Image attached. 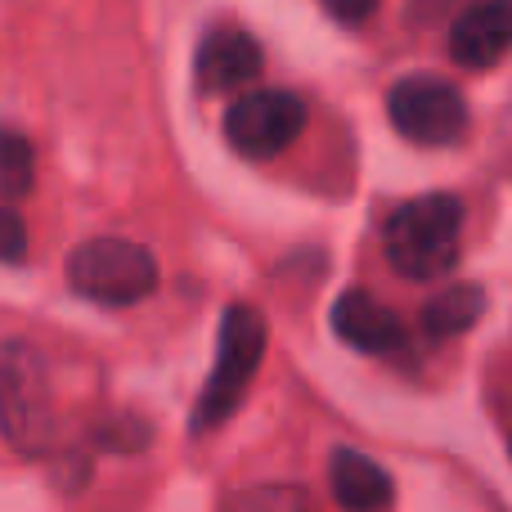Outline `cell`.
Here are the masks:
<instances>
[{
  "label": "cell",
  "instance_id": "obj_9",
  "mask_svg": "<svg viewBox=\"0 0 512 512\" xmlns=\"http://www.w3.org/2000/svg\"><path fill=\"white\" fill-rule=\"evenodd\" d=\"M261 45L239 27H216L198 45V86L203 90H239L261 77Z\"/></svg>",
  "mask_w": 512,
  "mask_h": 512
},
{
  "label": "cell",
  "instance_id": "obj_5",
  "mask_svg": "<svg viewBox=\"0 0 512 512\" xmlns=\"http://www.w3.org/2000/svg\"><path fill=\"white\" fill-rule=\"evenodd\" d=\"M387 117L405 140L423 149H445L468 135V99L441 77H405L391 86Z\"/></svg>",
  "mask_w": 512,
  "mask_h": 512
},
{
  "label": "cell",
  "instance_id": "obj_4",
  "mask_svg": "<svg viewBox=\"0 0 512 512\" xmlns=\"http://www.w3.org/2000/svg\"><path fill=\"white\" fill-rule=\"evenodd\" d=\"M265 355V319L252 306H230L221 315V337H216V364L207 378L203 396H198L194 427L212 432L239 409L243 391L252 387V373L261 369Z\"/></svg>",
  "mask_w": 512,
  "mask_h": 512
},
{
  "label": "cell",
  "instance_id": "obj_12",
  "mask_svg": "<svg viewBox=\"0 0 512 512\" xmlns=\"http://www.w3.org/2000/svg\"><path fill=\"white\" fill-rule=\"evenodd\" d=\"M36 185V153L18 131H0V198L9 207L27 198Z\"/></svg>",
  "mask_w": 512,
  "mask_h": 512
},
{
  "label": "cell",
  "instance_id": "obj_7",
  "mask_svg": "<svg viewBox=\"0 0 512 512\" xmlns=\"http://www.w3.org/2000/svg\"><path fill=\"white\" fill-rule=\"evenodd\" d=\"M512 45V0H477L450 27V59L468 72H490Z\"/></svg>",
  "mask_w": 512,
  "mask_h": 512
},
{
  "label": "cell",
  "instance_id": "obj_8",
  "mask_svg": "<svg viewBox=\"0 0 512 512\" xmlns=\"http://www.w3.org/2000/svg\"><path fill=\"white\" fill-rule=\"evenodd\" d=\"M333 333L364 355H396L405 346V319L373 292L351 288L333 301Z\"/></svg>",
  "mask_w": 512,
  "mask_h": 512
},
{
  "label": "cell",
  "instance_id": "obj_13",
  "mask_svg": "<svg viewBox=\"0 0 512 512\" xmlns=\"http://www.w3.org/2000/svg\"><path fill=\"white\" fill-rule=\"evenodd\" d=\"M225 512H310L306 508V495L301 490H288V486H261V490H243L234 495Z\"/></svg>",
  "mask_w": 512,
  "mask_h": 512
},
{
  "label": "cell",
  "instance_id": "obj_10",
  "mask_svg": "<svg viewBox=\"0 0 512 512\" xmlns=\"http://www.w3.org/2000/svg\"><path fill=\"white\" fill-rule=\"evenodd\" d=\"M328 486H333V499L346 512H382L391 504V495H396L387 468L360 450H333V459H328Z\"/></svg>",
  "mask_w": 512,
  "mask_h": 512
},
{
  "label": "cell",
  "instance_id": "obj_2",
  "mask_svg": "<svg viewBox=\"0 0 512 512\" xmlns=\"http://www.w3.org/2000/svg\"><path fill=\"white\" fill-rule=\"evenodd\" d=\"M54 396L45 355L32 342H0V436L18 454L54 450Z\"/></svg>",
  "mask_w": 512,
  "mask_h": 512
},
{
  "label": "cell",
  "instance_id": "obj_3",
  "mask_svg": "<svg viewBox=\"0 0 512 512\" xmlns=\"http://www.w3.org/2000/svg\"><path fill=\"white\" fill-rule=\"evenodd\" d=\"M68 288L95 306H135L158 288V261L131 239H90L68 252Z\"/></svg>",
  "mask_w": 512,
  "mask_h": 512
},
{
  "label": "cell",
  "instance_id": "obj_11",
  "mask_svg": "<svg viewBox=\"0 0 512 512\" xmlns=\"http://www.w3.org/2000/svg\"><path fill=\"white\" fill-rule=\"evenodd\" d=\"M481 315H486V288H477V283H454V288H445L441 297H432L423 306V328H427V337H459V333H468Z\"/></svg>",
  "mask_w": 512,
  "mask_h": 512
},
{
  "label": "cell",
  "instance_id": "obj_6",
  "mask_svg": "<svg viewBox=\"0 0 512 512\" xmlns=\"http://www.w3.org/2000/svg\"><path fill=\"white\" fill-rule=\"evenodd\" d=\"M306 131V99L292 90H248L225 113V140L252 162H270Z\"/></svg>",
  "mask_w": 512,
  "mask_h": 512
},
{
  "label": "cell",
  "instance_id": "obj_1",
  "mask_svg": "<svg viewBox=\"0 0 512 512\" xmlns=\"http://www.w3.org/2000/svg\"><path fill=\"white\" fill-rule=\"evenodd\" d=\"M463 203L454 194H423L396 207L382 230V248L396 274L414 283H432L459 265Z\"/></svg>",
  "mask_w": 512,
  "mask_h": 512
},
{
  "label": "cell",
  "instance_id": "obj_14",
  "mask_svg": "<svg viewBox=\"0 0 512 512\" xmlns=\"http://www.w3.org/2000/svg\"><path fill=\"white\" fill-rule=\"evenodd\" d=\"M27 256V225L14 207L0 203V265L5 261H23Z\"/></svg>",
  "mask_w": 512,
  "mask_h": 512
},
{
  "label": "cell",
  "instance_id": "obj_15",
  "mask_svg": "<svg viewBox=\"0 0 512 512\" xmlns=\"http://www.w3.org/2000/svg\"><path fill=\"white\" fill-rule=\"evenodd\" d=\"M324 9L337 18V23H364V18L378 9V0H324Z\"/></svg>",
  "mask_w": 512,
  "mask_h": 512
}]
</instances>
